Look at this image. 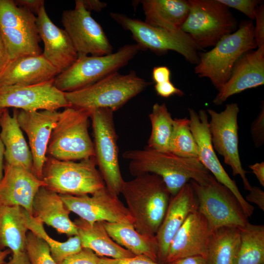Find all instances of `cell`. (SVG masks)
<instances>
[{"mask_svg":"<svg viewBox=\"0 0 264 264\" xmlns=\"http://www.w3.org/2000/svg\"><path fill=\"white\" fill-rule=\"evenodd\" d=\"M122 157L129 161V170L132 176L148 173L159 176L171 196L175 195L189 180L204 184L211 176L198 158H183L147 147L126 151Z\"/></svg>","mask_w":264,"mask_h":264,"instance_id":"6da1fadb","label":"cell"},{"mask_svg":"<svg viewBox=\"0 0 264 264\" xmlns=\"http://www.w3.org/2000/svg\"><path fill=\"white\" fill-rule=\"evenodd\" d=\"M125 181L121 190L132 225L140 234L155 236L168 208L171 195L163 179L154 174Z\"/></svg>","mask_w":264,"mask_h":264,"instance_id":"7a4b0ae2","label":"cell"},{"mask_svg":"<svg viewBox=\"0 0 264 264\" xmlns=\"http://www.w3.org/2000/svg\"><path fill=\"white\" fill-rule=\"evenodd\" d=\"M257 47L253 22H242L237 30L223 37L212 49L199 52L195 72L199 77L209 78L219 90L229 79L238 59Z\"/></svg>","mask_w":264,"mask_h":264,"instance_id":"3957f363","label":"cell"},{"mask_svg":"<svg viewBox=\"0 0 264 264\" xmlns=\"http://www.w3.org/2000/svg\"><path fill=\"white\" fill-rule=\"evenodd\" d=\"M151 84L134 71L125 75L116 71L88 87L65 92V95L71 107L89 110L107 108L115 111Z\"/></svg>","mask_w":264,"mask_h":264,"instance_id":"277c9868","label":"cell"},{"mask_svg":"<svg viewBox=\"0 0 264 264\" xmlns=\"http://www.w3.org/2000/svg\"><path fill=\"white\" fill-rule=\"evenodd\" d=\"M90 110L69 107L59 112L49 140L47 156L61 160L94 158L88 132Z\"/></svg>","mask_w":264,"mask_h":264,"instance_id":"5b68a950","label":"cell"},{"mask_svg":"<svg viewBox=\"0 0 264 264\" xmlns=\"http://www.w3.org/2000/svg\"><path fill=\"white\" fill-rule=\"evenodd\" d=\"M140 50L136 44H126L115 52L102 56H81L54 79L55 86L68 92L81 89L118 71Z\"/></svg>","mask_w":264,"mask_h":264,"instance_id":"8992f818","label":"cell"},{"mask_svg":"<svg viewBox=\"0 0 264 264\" xmlns=\"http://www.w3.org/2000/svg\"><path fill=\"white\" fill-rule=\"evenodd\" d=\"M94 158L61 160L47 156L42 180L45 187L59 195H91L105 187Z\"/></svg>","mask_w":264,"mask_h":264,"instance_id":"52a82bcc","label":"cell"},{"mask_svg":"<svg viewBox=\"0 0 264 264\" xmlns=\"http://www.w3.org/2000/svg\"><path fill=\"white\" fill-rule=\"evenodd\" d=\"M189 12L180 29L201 49L214 46L235 32L238 22L229 8L219 0H189Z\"/></svg>","mask_w":264,"mask_h":264,"instance_id":"ba28073f","label":"cell"},{"mask_svg":"<svg viewBox=\"0 0 264 264\" xmlns=\"http://www.w3.org/2000/svg\"><path fill=\"white\" fill-rule=\"evenodd\" d=\"M110 15L124 29L131 33L140 50L149 49L158 54L174 51L191 63H198L199 51L202 49L181 29L170 30L154 27L141 20L118 13H110Z\"/></svg>","mask_w":264,"mask_h":264,"instance_id":"9c48e42d","label":"cell"},{"mask_svg":"<svg viewBox=\"0 0 264 264\" xmlns=\"http://www.w3.org/2000/svg\"><path fill=\"white\" fill-rule=\"evenodd\" d=\"M94 159L107 188L118 196L124 182L118 160L114 111L107 108L90 110Z\"/></svg>","mask_w":264,"mask_h":264,"instance_id":"30bf717a","label":"cell"},{"mask_svg":"<svg viewBox=\"0 0 264 264\" xmlns=\"http://www.w3.org/2000/svg\"><path fill=\"white\" fill-rule=\"evenodd\" d=\"M198 210L206 220L211 231L223 226L242 227L249 222L234 194L213 176L204 184L191 180Z\"/></svg>","mask_w":264,"mask_h":264,"instance_id":"8fae6325","label":"cell"},{"mask_svg":"<svg viewBox=\"0 0 264 264\" xmlns=\"http://www.w3.org/2000/svg\"><path fill=\"white\" fill-rule=\"evenodd\" d=\"M61 22L78 56H102L112 53L113 48L101 25L76 0L73 9L63 11Z\"/></svg>","mask_w":264,"mask_h":264,"instance_id":"7c38bea8","label":"cell"},{"mask_svg":"<svg viewBox=\"0 0 264 264\" xmlns=\"http://www.w3.org/2000/svg\"><path fill=\"white\" fill-rule=\"evenodd\" d=\"M239 110L238 104L233 103L226 105L224 110L220 112L212 109L207 111L211 117L209 130L214 150L231 168L233 176H241L244 188L249 191L252 186L246 177L247 172L242 166L239 152Z\"/></svg>","mask_w":264,"mask_h":264,"instance_id":"4fadbf2b","label":"cell"},{"mask_svg":"<svg viewBox=\"0 0 264 264\" xmlns=\"http://www.w3.org/2000/svg\"><path fill=\"white\" fill-rule=\"evenodd\" d=\"M60 195L70 212L90 223L97 221L133 223L127 207L106 186L91 195Z\"/></svg>","mask_w":264,"mask_h":264,"instance_id":"5bb4252c","label":"cell"},{"mask_svg":"<svg viewBox=\"0 0 264 264\" xmlns=\"http://www.w3.org/2000/svg\"><path fill=\"white\" fill-rule=\"evenodd\" d=\"M69 107L65 92L55 86L54 79L34 85L0 87V109L57 110Z\"/></svg>","mask_w":264,"mask_h":264,"instance_id":"9a60e30c","label":"cell"},{"mask_svg":"<svg viewBox=\"0 0 264 264\" xmlns=\"http://www.w3.org/2000/svg\"><path fill=\"white\" fill-rule=\"evenodd\" d=\"M189 112L190 129L198 147V159L219 182L234 194L245 215L248 218L251 217L254 211V206L242 197L235 181L228 176L216 154L212 143L207 112L201 110L198 113L192 109H189Z\"/></svg>","mask_w":264,"mask_h":264,"instance_id":"2e32d148","label":"cell"},{"mask_svg":"<svg viewBox=\"0 0 264 264\" xmlns=\"http://www.w3.org/2000/svg\"><path fill=\"white\" fill-rule=\"evenodd\" d=\"M13 112L21 129L27 136L34 174L42 179L49 140L59 112L57 110L28 111L16 109Z\"/></svg>","mask_w":264,"mask_h":264,"instance_id":"e0dca14e","label":"cell"},{"mask_svg":"<svg viewBox=\"0 0 264 264\" xmlns=\"http://www.w3.org/2000/svg\"><path fill=\"white\" fill-rule=\"evenodd\" d=\"M198 210L193 188L188 182L175 195L171 196L166 213L155 238L159 263L166 264L170 245L188 216Z\"/></svg>","mask_w":264,"mask_h":264,"instance_id":"ac0fdd59","label":"cell"},{"mask_svg":"<svg viewBox=\"0 0 264 264\" xmlns=\"http://www.w3.org/2000/svg\"><path fill=\"white\" fill-rule=\"evenodd\" d=\"M45 186L33 172L5 162L3 176L0 180V205L20 206L32 216L35 195Z\"/></svg>","mask_w":264,"mask_h":264,"instance_id":"d6986e66","label":"cell"},{"mask_svg":"<svg viewBox=\"0 0 264 264\" xmlns=\"http://www.w3.org/2000/svg\"><path fill=\"white\" fill-rule=\"evenodd\" d=\"M38 35L44 43V57L59 73L70 67L77 59L78 53L64 30L55 24L48 16L45 6L37 15Z\"/></svg>","mask_w":264,"mask_h":264,"instance_id":"ffe728a7","label":"cell"},{"mask_svg":"<svg viewBox=\"0 0 264 264\" xmlns=\"http://www.w3.org/2000/svg\"><path fill=\"white\" fill-rule=\"evenodd\" d=\"M211 233L206 220L198 210L191 213L172 241L165 264L194 256L206 258Z\"/></svg>","mask_w":264,"mask_h":264,"instance_id":"44dd1931","label":"cell"},{"mask_svg":"<svg viewBox=\"0 0 264 264\" xmlns=\"http://www.w3.org/2000/svg\"><path fill=\"white\" fill-rule=\"evenodd\" d=\"M264 84V47L243 54L235 63L227 81L213 100L221 105L229 97Z\"/></svg>","mask_w":264,"mask_h":264,"instance_id":"7402d4cb","label":"cell"},{"mask_svg":"<svg viewBox=\"0 0 264 264\" xmlns=\"http://www.w3.org/2000/svg\"><path fill=\"white\" fill-rule=\"evenodd\" d=\"M58 70L43 55L10 60L0 73V87L30 85L53 80Z\"/></svg>","mask_w":264,"mask_h":264,"instance_id":"603a6c76","label":"cell"},{"mask_svg":"<svg viewBox=\"0 0 264 264\" xmlns=\"http://www.w3.org/2000/svg\"><path fill=\"white\" fill-rule=\"evenodd\" d=\"M70 211L60 195L45 187L37 192L32 203V216L68 237L77 235V227L70 217Z\"/></svg>","mask_w":264,"mask_h":264,"instance_id":"cb8c5ba5","label":"cell"},{"mask_svg":"<svg viewBox=\"0 0 264 264\" xmlns=\"http://www.w3.org/2000/svg\"><path fill=\"white\" fill-rule=\"evenodd\" d=\"M0 139L4 148L5 162L13 166L23 167L33 172L32 154L15 113H9L4 109L0 116Z\"/></svg>","mask_w":264,"mask_h":264,"instance_id":"d4e9b609","label":"cell"},{"mask_svg":"<svg viewBox=\"0 0 264 264\" xmlns=\"http://www.w3.org/2000/svg\"><path fill=\"white\" fill-rule=\"evenodd\" d=\"M74 222L82 248L90 249L100 257L121 259L135 256L111 239L103 222L90 223L79 218Z\"/></svg>","mask_w":264,"mask_h":264,"instance_id":"484cf974","label":"cell"},{"mask_svg":"<svg viewBox=\"0 0 264 264\" xmlns=\"http://www.w3.org/2000/svg\"><path fill=\"white\" fill-rule=\"evenodd\" d=\"M141 2L146 23L170 30L180 29L190 10L189 0H144Z\"/></svg>","mask_w":264,"mask_h":264,"instance_id":"4316f807","label":"cell"},{"mask_svg":"<svg viewBox=\"0 0 264 264\" xmlns=\"http://www.w3.org/2000/svg\"><path fill=\"white\" fill-rule=\"evenodd\" d=\"M28 230L23 208L0 205V248H7L12 254L24 251Z\"/></svg>","mask_w":264,"mask_h":264,"instance_id":"83f0119b","label":"cell"},{"mask_svg":"<svg viewBox=\"0 0 264 264\" xmlns=\"http://www.w3.org/2000/svg\"><path fill=\"white\" fill-rule=\"evenodd\" d=\"M111 239L135 256L143 255L158 262V248L155 236L138 232L131 223L103 222Z\"/></svg>","mask_w":264,"mask_h":264,"instance_id":"f1b7e54d","label":"cell"},{"mask_svg":"<svg viewBox=\"0 0 264 264\" xmlns=\"http://www.w3.org/2000/svg\"><path fill=\"white\" fill-rule=\"evenodd\" d=\"M240 227L223 226L211 232L206 258L209 264H235L240 245Z\"/></svg>","mask_w":264,"mask_h":264,"instance_id":"f546056e","label":"cell"},{"mask_svg":"<svg viewBox=\"0 0 264 264\" xmlns=\"http://www.w3.org/2000/svg\"><path fill=\"white\" fill-rule=\"evenodd\" d=\"M240 245L235 264H264V226L249 222L240 227Z\"/></svg>","mask_w":264,"mask_h":264,"instance_id":"4dcf8cb0","label":"cell"},{"mask_svg":"<svg viewBox=\"0 0 264 264\" xmlns=\"http://www.w3.org/2000/svg\"><path fill=\"white\" fill-rule=\"evenodd\" d=\"M149 117L151 132L147 147L158 152L170 153V142L174 119L165 103H155Z\"/></svg>","mask_w":264,"mask_h":264,"instance_id":"1f68e13d","label":"cell"},{"mask_svg":"<svg viewBox=\"0 0 264 264\" xmlns=\"http://www.w3.org/2000/svg\"><path fill=\"white\" fill-rule=\"evenodd\" d=\"M24 217L28 230L47 243L51 255L57 264H60L66 258L82 249L81 241L78 235L70 237L67 240L63 242L56 241L47 233L44 224L30 215L25 210Z\"/></svg>","mask_w":264,"mask_h":264,"instance_id":"d6a6232c","label":"cell"},{"mask_svg":"<svg viewBox=\"0 0 264 264\" xmlns=\"http://www.w3.org/2000/svg\"><path fill=\"white\" fill-rule=\"evenodd\" d=\"M0 27L38 36L37 16L18 6L13 0H0Z\"/></svg>","mask_w":264,"mask_h":264,"instance_id":"836d02e7","label":"cell"},{"mask_svg":"<svg viewBox=\"0 0 264 264\" xmlns=\"http://www.w3.org/2000/svg\"><path fill=\"white\" fill-rule=\"evenodd\" d=\"M170 152L183 158H198V147L190 129L189 119H174Z\"/></svg>","mask_w":264,"mask_h":264,"instance_id":"e575fe53","label":"cell"},{"mask_svg":"<svg viewBox=\"0 0 264 264\" xmlns=\"http://www.w3.org/2000/svg\"><path fill=\"white\" fill-rule=\"evenodd\" d=\"M30 264H57L47 243L32 232H28L24 249Z\"/></svg>","mask_w":264,"mask_h":264,"instance_id":"d590c367","label":"cell"},{"mask_svg":"<svg viewBox=\"0 0 264 264\" xmlns=\"http://www.w3.org/2000/svg\"><path fill=\"white\" fill-rule=\"evenodd\" d=\"M228 7L233 8L241 12L251 20L255 18L256 9L261 1L257 0H219Z\"/></svg>","mask_w":264,"mask_h":264,"instance_id":"8d00e7d4","label":"cell"},{"mask_svg":"<svg viewBox=\"0 0 264 264\" xmlns=\"http://www.w3.org/2000/svg\"><path fill=\"white\" fill-rule=\"evenodd\" d=\"M60 264H101L100 257L88 248L82 249L65 259Z\"/></svg>","mask_w":264,"mask_h":264,"instance_id":"74e56055","label":"cell"},{"mask_svg":"<svg viewBox=\"0 0 264 264\" xmlns=\"http://www.w3.org/2000/svg\"><path fill=\"white\" fill-rule=\"evenodd\" d=\"M251 133L256 147L262 146L264 142V107H263L257 117L251 126Z\"/></svg>","mask_w":264,"mask_h":264,"instance_id":"f35d334b","label":"cell"},{"mask_svg":"<svg viewBox=\"0 0 264 264\" xmlns=\"http://www.w3.org/2000/svg\"><path fill=\"white\" fill-rule=\"evenodd\" d=\"M100 260L101 264H162L143 255L121 259L100 257Z\"/></svg>","mask_w":264,"mask_h":264,"instance_id":"ab89813d","label":"cell"},{"mask_svg":"<svg viewBox=\"0 0 264 264\" xmlns=\"http://www.w3.org/2000/svg\"><path fill=\"white\" fill-rule=\"evenodd\" d=\"M254 35L257 48L264 47V6L260 4L256 8Z\"/></svg>","mask_w":264,"mask_h":264,"instance_id":"60d3db41","label":"cell"},{"mask_svg":"<svg viewBox=\"0 0 264 264\" xmlns=\"http://www.w3.org/2000/svg\"><path fill=\"white\" fill-rule=\"evenodd\" d=\"M154 89L157 95L164 98H168L174 95L179 96H182L184 95L183 91L176 87L171 81L155 84Z\"/></svg>","mask_w":264,"mask_h":264,"instance_id":"b9f144b4","label":"cell"},{"mask_svg":"<svg viewBox=\"0 0 264 264\" xmlns=\"http://www.w3.org/2000/svg\"><path fill=\"white\" fill-rule=\"evenodd\" d=\"M245 198L249 202L255 204L262 211H264V192L257 186L251 187Z\"/></svg>","mask_w":264,"mask_h":264,"instance_id":"7bdbcfd3","label":"cell"},{"mask_svg":"<svg viewBox=\"0 0 264 264\" xmlns=\"http://www.w3.org/2000/svg\"><path fill=\"white\" fill-rule=\"evenodd\" d=\"M14 1L18 6L28 10L35 15H37L40 9L44 6V0H15Z\"/></svg>","mask_w":264,"mask_h":264,"instance_id":"ee69618b","label":"cell"},{"mask_svg":"<svg viewBox=\"0 0 264 264\" xmlns=\"http://www.w3.org/2000/svg\"><path fill=\"white\" fill-rule=\"evenodd\" d=\"M152 78L155 84L170 81V70L166 66H155L153 69Z\"/></svg>","mask_w":264,"mask_h":264,"instance_id":"f6af8a7d","label":"cell"},{"mask_svg":"<svg viewBox=\"0 0 264 264\" xmlns=\"http://www.w3.org/2000/svg\"><path fill=\"white\" fill-rule=\"evenodd\" d=\"M167 264H209L206 258L194 256L179 259Z\"/></svg>","mask_w":264,"mask_h":264,"instance_id":"bcb514c9","label":"cell"},{"mask_svg":"<svg viewBox=\"0 0 264 264\" xmlns=\"http://www.w3.org/2000/svg\"><path fill=\"white\" fill-rule=\"evenodd\" d=\"M85 7L89 11L91 10L96 12H100L107 6L104 2L98 0H82Z\"/></svg>","mask_w":264,"mask_h":264,"instance_id":"7dc6e473","label":"cell"},{"mask_svg":"<svg viewBox=\"0 0 264 264\" xmlns=\"http://www.w3.org/2000/svg\"><path fill=\"white\" fill-rule=\"evenodd\" d=\"M262 186H264V162L256 163L249 166Z\"/></svg>","mask_w":264,"mask_h":264,"instance_id":"c3c4849f","label":"cell"},{"mask_svg":"<svg viewBox=\"0 0 264 264\" xmlns=\"http://www.w3.org/2000/svg\"><path fill=\"white\" fill-rule=\"evenodd\" d=\"M3 264H30V263L24 250L16 254H12L11 259Z\"/></svg>","mask_w":264,"mask_h":264,"instance_id":"681fc988","label":"cell"},{"mask_svg":"<svg viewBox=\"0 0 264 264\" xmlns=\"http://www.w3.org/2000/svg\"><path fill=\"white\" fill-rule=\"evenodd\" d=\"M9 60V57L0 31V73Z\"/></svg>","mask_w":264,"mask_h":264,"instance_id":"f907efd6","label":"cell"},{"mask_svg":"<svg viewBox=\"0 0 264 264\" xmlns=\"http://www.w3.org/2000/svg\"><path fill=\"white\" fill-rule=\"evenodd\" d=\"M5 148L0 139V180L2 179L4 173L3 159L4 158Z\"/></svg>","mask_w":264,"mask_h":264,"instance_id":"816d5d0a","label":"cell"},{"mask_svg":"<svg viewBox=\"0 0 264 264\" xmlns=\"http://www.w3.org/2000/svg\"><path fill=\"white\" fill-rule=\"evenodd\" d=\"M11 253V251L8 249L0 248V264H3L5 262V259Z\"/></svg>","mask_w":264,"mask_h":264,"instance_id":"f5cc1de1","label":"cell"},{"mask_svg":"<svg viewBox=\"0 0 264 264\" xmlns=\"http://www.w3.org/2000/svg\"><path fill=\"white\" fill-rule=\"evenodd\" d=\"M3 109H0V115H1L2 112H3Z\"/></svg>","mask_w":264,"mask_h":264,"instance_id":"db71d44e","label":"cell"}]
</instances>
